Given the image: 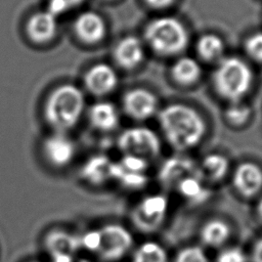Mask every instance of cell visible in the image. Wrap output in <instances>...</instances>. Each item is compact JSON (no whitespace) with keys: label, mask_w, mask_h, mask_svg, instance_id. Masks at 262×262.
Here are the masks:
<instances>
[{"label":"cell","mask_w":262,"mask_h":262,"mask_svg":"<svg viewBox=\"0 0 262 262\" xmlns=\"http://www.w3.org/2000/svg\"><path fill=\"white\" fill-rule=\"evenodd\" d=\"M171 75L177 83L186 86L195 83L201 78L202 69L194 58L182 56L174 62Z\"/></svg>","instance_id":"obj_20"},{"label":"cell","mask_w":262,"mask_h":262,"mask_svg":"<svg viewBox=\"0 0 262 262\" xmlns=\"http://www.w3.org/2000/svg\"><path fill=\"white\" fill-rule=\"evenodd\" d=\"M46 251L53 262H73V257L80 248L79 237L62 229H52L44 238Z\"/></svg>","instance_id":"obj_10"},{"label":"cell","mask_w":262,"mask_h":262,"mask_svg":"<svg viewBox=\"0 0 262 262\" xmlns=\"http://www.w3.org/2000/svg\"><path fill=\"white\" fill-rule=\"evenodd\" d=\"M113 174L114 162L103 155L91 157L82 168V176L87 182L94 185H101L113 180Z\"/></svg>","instance_id":"obj_17"},{"label":"cell","mask_w":262,"mask_h":262,"mask_svg":"<svg viewBox=\"0 0 262 262\" xmlns=\"http://www.w3.org/2000/svg\"><path fill=\"white\" fill-rule=\"evenodd\" d=\"M73 29L76 37L85 44L100 42L106 35V24L103 17L94 11H84L74 20Z\"/></svg>","instance_id":"obj_14"},{"label":"cell","mask_w":262,"mask_h":262,"mask_svg":"<svg viewBox=\"0 0 262 262\" xmlns=\"http://www.w3.org/2000/svg\"><path fill=\"white\" fill-rule=\"evenodd\" d=\"M83 1L84 0H49L47 9L58 16L59 14L79 6Z\"/></svg>","instance_id":"obj_29"},{"label":"cell","mask_w":262,"mask_h":262,"mask_svg":"<svg viewBox=\"0 0 262 262\" xmlns=\"http://www.w3.org/2000/svg\"><path fill=\"white\" fill-rule=\"evenodd\" d=\"M169 201L163 193L148 194L141 199L132 209L130 219L133 226L143 233L157 231L168 214Z\"/></svg>","instance_id":"obj_6"},{"label":"cell","mask_w":262,"mask_h":262,"mask_svg":"<svg viewBox=\"0 0 262 262\" xmlns=\"http://www.w3.org/2000/svg\"><path fill=\"white\" fill-rule=\"evenodd\" d=\"M57 16L48 9L33 13L26 23L28 39L37 45L50 43L57 34Z\"/></svg>","instance_id":"obj_9"},{"label":"cell","mask_w":262,"mask_h":262,"mask_svg":"<svg viewBox=\"0 0 262 262\" xmlns=\"http://www.w3.org/2000/svg\"><path fill=\"white\" fill-rule=\"evenodd\" d=\"M118 146L124 155L134 156L145 161L157 158L161 152L158 135L146 127L126 129L118 139Z\"/></svg>","instance_id":"obj_7"},{"label":"cell","mask_w":262,"mask_h":262,"mask_svg":"<svg viewBox=\"0 0 262 262\" xmlns=\"http://www.w3.org/2000/svg\"><path fill=\"white\" fill-rule=\"evenodd\" d=\"M158 99L156 95L144 88H135L127 91L123 96L125 113L135 120H146L157 111Z\"/></svg>","instance_id":"obj_12"},{"label":"cell","mask_w":262,"mask_h":262,"mask_svg":"<svg viewBox=\"0 0 262 262\" xmlns=\"http://www.w3.org/2000/svg\"><path fill=\"white\" fill-rule=\"evenodd\" d=\"M251 261L252 262H262V236L259 237L255 242V244L252 248Z\"/></svg>","instance_id":"obj_30"},{"label":"cell","mask_w":262,"mask_h":262,"mask_svg":"<svg viewBox=\"0 0 262 262\" xmlns=\"http://www.w3.org/2000/svg\"><path fill=\"white\" fill-rule=\"evenodd\" d=\"M248 55L255 61L262 62V32L252 34L245 44Z\"/></svg>","instance_id":"obj_27"},{"label":"cell","mask_w":262,"mask_h":262,"mask_svg":"<svg viewBox=\"0 0 262 262\" xmlns=\"http://www.w3.org/2000/svg\"><path fill=\"white\" fill-rule=\"evenodd\" d=\"M132 262H169V257L163 246L148 241L139 245L134 251Z\"/></svg>","instance_id":"obj_24"},{"label":"cell","mask_w":262,"mask_h":262,"mask_svg":"<svg viewBox=\"0 0 262 262\" xmlns=\"http://www.w3.org/2000/svg\"><path fill=\"white\" fill-rule=\"evenodd\" d=\"M80 248L96 254L105 262H115L124 258L133 247L131 232L119 223H107L79 237Z\"/></svg>","instance_id":"obj_3"},{"label":"cell","mask_w":262,"mask_h":262,"mask_svg":"<svg viewBox=\"0 0 262 262\" xmlns=\"http://www.w3.org/2000/svg\"><path fill=\"white\" fill-rule=\"evenodd\" d=\"M76 146L73 140L62 132H53L42 142V154L49 165L55 168L68 166L74 159Z\"/></svg>","instance_id":"obj_8"},{"label":"cell","mask_w":262,"mask_h":262,"mask_svg":"<svg viewBox=\"0 0 262 262\" xmlns=\"http://www.w3.org/2000/svg\"><path fill=\"white\" fill-rule=\"evenodd\" d=\"M144 39L160 55H176L188 44V32L176 17L162 16L152 19L144 30Z\"/></svg>","instance_id":"obj_5"},{"label":"cell","mask_w":262,"mask_h":262,"mask_svg":"<svg viewBox=\"0 0 262 262\" xmlns=\"http://www.w3.org/2000/svg\"><path fill=\"white\" fill-rule=\"evenodd\" d=\"M204 181L205 179L203 178L202 174L191 175L182 180L177 185L175 190L188 202L194 204L202 203L206 201L210 195V191L205 186Z\"/></svg>","instance_id":"obj_21"},{"label":"cell","mask_w":262,"mask_h":262,"mask_svg":"<svg viewBox=\"0 0 262 262\" xmlns=\"http://www.w3.org/2000/svg\"><path fill=\"white\" fill-rule=\"evenodd\" d=\"M256 212H257V216L262 221V198L258 202V205H257V208H256Z\"/></svg>","instance_id":"obj_32"},{"label":"cell","mask_w":262,"mask_h":262,"mask_svg":"<svg viewBox=\"0 0 262 262\" xmlns=\"http://www.w3.org/2000/svg\"><path fill=\"white\" fill-rule=\"evenodd\" d=\"M31 262H40V261H31Z\"/></svg>","instance_id":"obj_33"},{"label":"cell","mask_w":262,"mask_h":262,"mask_svg":"<svg viewBox=\"0 0 262 262\" xmlns=\"http://www.w3.org/2000/svg\"><path fill=\"white\" fill-rule=\"evenodd\" d=\"M232 185L243 198L258 195L262 190V168L253 162L239 164L233 172Z\"/></svg>","instance_id":"obj_11"},{"label":"cell","mask_w":262,"mask_h":262,"mask_svg":"<svg viewBox=\"0 0 262 262\" xmlns=\"http://www.w3.org/2000/svg\"><path fill=\"white\" fill-rule=\"evenodd\" d=\"M201 174L199 166L190 159L185 157H173L168 159L159 171V180L161 184L170 189H174L185 178Z\"/></svg>","instance_id":"obj_13"},{"label":"cell","mask_w":262,"mask_h":262,"mask_svg":"<svg viewBox=\"0 0 262 262\" xmlns=\"http://www.w3.org/2000/svg\"><path fill=\"white\" fill-rule=\"evenodd\" d=\"M231 233L229 224L219 218H213L206 221L200 229V238L203 245L210 248L222 247Z\"/></svg>","instance_id":"obj_19"},{"label":"cell","mask_w":262,"mask_h":262,"mask_svg":"<svg viewBox=\"0 0 262 262\" xmlns=\"http://www.w3.org/2000/svg\"><path fill=\"white\" fill-rule=\"evenodd\" d=\"M144 1L148 6L152 8L162 9L170 6L175 0H144Z\"/></svg>","instance_id":"obj_31"},{"label":"cell","mask_w":262,"mask_h":262,"mask_svg":"<svg viewBox=\"0 0 262 262\" xmlns=\"http://www.w3.org/2000/svg\"><path fill=\"white\" fill-rule=\"evenodd\" d=\"M216 262H248V258L241 248L228 247L217 255Z\"/></svg>","instance_id":"obj_28"},{"label":"cell","mask_w":262,"mask_h":262,"mask_svg":"<svg viewBox=\"0 0 262 262\" xmlns=\"http://www.w3.org/2000/svg\"><path fill=\"white\" fill-rule=\"evenodd\" d=\"M85 107V97L80 88L73 84H61L55 87L44 103V117L54 132L74 128L80 121Z\"/></svg>","instance_id":"obj_2"},{"label":"cell","mask_w":262,"mask_h":262,"mask_svg":"<svg viewBox=\"0 0 262 262\" xmlns=\"http://www.w3.org/2000/svg\"><path fill=\"white\" fill-rule=\"evenodd\" d=\"M213 84L220 96L230 102L242 101L253 84V72L237 56L222 57L213 74Z\"/></svg>","instance_id":"obj_4"},{"label":"cell","mask_w":262,"mask_h":262,"mask_svg":"<svg viewBox=\"0 0 262 262\" xmlns=\"http://www.w3.org/2000/svg\"><path fill=\"white\" fill-rule=\"evenodd\" d=\"M224 49L223 40L213 33L202 35L196 42V51L206 61H219L223 56Z\"/></svg>","instance_id":"obj_23"},{"label":"cell","mask_w":262,"mask_h":262,"mask_svg":"<svg viewBox=\"0 0 262 262\" xmlns=\"http://www.w3.org/2000/svg\"><path fill=\"white\" fill-rule=\"evenodd\" d=\"M114 58L124 69L130 70L138 67L144 58L142 42L134 36L122 38L115 46Z\"/></svg>","instance_id":"obj_16"},{"label":"cell","mask_w":262,"mask_h":262,"mask_svg":"<svg viewBox=\"0 0 262 262\" xmlns=\"http://www.w3.org/2000/svg\"><path fill=\"white\" fill-rule=\"evenodd\" d=\"M228 168L229 162L227 158L219 154L207 155L199 166L203 178L211 181L222 180L226 176Z\"/></svg>","instance_id":"obj_22"},{"label":"cell","mask_w":262,"mask_h":262,"mask_svg":"<svg viewBox=\"0 0 262 262\" xmlns=\"http://www.w3.org/2000/svg\"><path fill=\"white\" fill-rule=\"evenodd\" d=\"M159 122L169 144L180 151L196 146L206 132V123L201 114L181 103L164 107L159 114Z\"/></svg>","instance_id":"obj_1"},{"label":"cell","mask_w":262,"mask_h":262,"mask_svg":"<svg viewBox=\"0 0 262 262\" xmlns=\"http://www.w3.org/2000/svg\"><path fill=\"white\" fill-rule=\"evenodd\" d=\"M90 124L97 130L107 132L119 124V112L115 104L108 101H98L91 105L88 112Z\"/></svg>","instance_id":"obj_18"},{"label":"cell","mask_w":262,"mask_h":262,"mask_svg":"<svg viewBox=\"0 0 262 262\" xmlns=\"http://www.w3.org/2000/svg\"><path fill=\"white\" fill-rule=\"evenodd\" d=\"M118 84L116 71L106 63H96L89 68L84 75L86 89L96 96L111 93Z\"/></svg>","instance_id":"obj_15"},{"label":"cell","mask_w":262,"mask_h":262,"mask_svg":"<svg viewBox=\"0 0 262 262\" xmlns=\"http://www.w3.org/2000/svg\"><path fill=\"white\" fill-rule=\"evenodd\" d=\"M251 117V108L242 101L230 102L225 111V118L230 125L242 126L248 122Z\"/></svg>","instance_id":"obj_25"},{"label":"cell","mask_w":262,"mask_h":262,"mask_svg":"<svg viewBox=\"0 0 262 262\" xmlns=\"http://www.w3.org/2000/svg\"><path fill=\"white\" fill-rule=\"evenodd\" d=\"M173 262H209V258L200 246H186L176 253Z\"/></svg>","instance_id":"obj_26"}]
</instances>
